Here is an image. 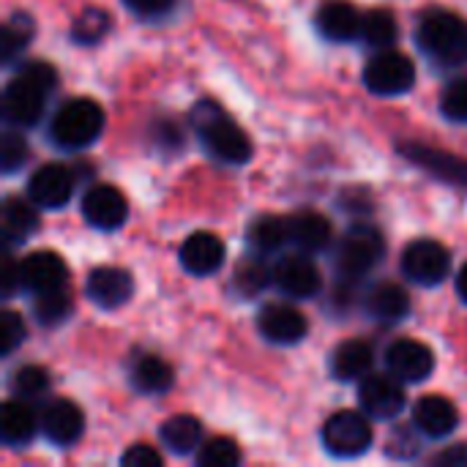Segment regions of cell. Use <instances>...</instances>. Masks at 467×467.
<instances>
[{"label":"cell","mask_w":467,"mask_h":467,"mask_svg":"<svg viewBox=\"0 0 467 467\" xmlns=\"http://www.w3.org/2000/svg\"><path fill=\"white\" fill-rule=\"evenodd\" d=\"M249 244H252V249H257L263 254L282 249L285 244H290L287 219H279V216H260V219H254V224L249 227Z\"/></svg>","instance_id":"29"},{"label":"cell","mask_w":467,"mask_h":467,"mask_svg":"<svg viewBox=\"0 0 467 467\" xmlns=\"http://www.w3.org/2000/svg\"><path fill=\"white\" fill-rule=\"evenodd\" d=\"M441 112H443L449 120L467 123V77L454 79V82L443 90V96H441Z\"/></svg>","instance_id":"36"},{"label":"cell","mask_w":467,"mask_h":467,"mask_svg":"<svg viewBox=\"0 0 467 467\" xmlns=\"http://www.w3.org/2000/svg\"><path fill=\"white\" fill-rule=\"evenodd\" d=\"M358 402L367 416L372 419H394L405 408V389L402 380L394 375H367L358 386Z\"/></svg>","instance_id":"9"},{"label":"cell","mask_w":467,"mask_h":467,"mask_svg":"<svg viewBox=\"0 0 467 467\" xmlns=\"http://www.w3.org/2000/svg\"><path fill=\"white\" fill-rule=\"evenodd\" d=\"M413 424L419 432H424L427 438H446L457 430L460 424V413L457 408L446 400V397H421L413 408Z\"/></svg>","instance_id":"20"},{"label":"cell","mask_w":467,"mask_h":467,"mask_svg":"<svg viewBox=\"0 0 467 467\" xmlns=\"http://www.w3.org/2000/svg\"><path fill=\"white\" fill-rule=\"evenodd\" d=\"M19 276H22V287L27 293H47V290H57L66 287L68 282V268L63 263L60 254L55 252H33L19 263Z\"/></svg>","instance_id":"15"},{"label":"cell","mask_w":467,"mask_h":467,"mask_svg":"<svg viewBox=\"0 0 467 467\" xmlns=\"http://www.w3.org/2000/svg\"><path fill=\"white\" fill-rule=\"evenodd\" d=\"M367 309L380 323H397L410 312V296L394 282H380L372 287L367 298Z\"/></svg>","instance_id":"25"},{"label":"cell","mask_w":467,"mask_h":467,"mask_svg":"<svg viewBox=\"0 0 467 467\" xmlns=\"http://www.w3.org/2000/svg\"><path fill=\"white\" fill-rule=\"evenodd\" d=\"M3 244L5 249L14 246V244H22L27 241L36 227H38V216H36V208L19 197H8L3 202Z\"/></svg>","instance_id":"26"},{"label":"cell","mask_w":467,"mask_h":467,"mask_svg":"<svg viewBox=\"0 0 467 467\" xmlns=\"http://www.w3.org/2000/svg\"><path fill=\"white\" fill-rule=\"evenodd\" d=\"M47 389H49V375H47V369H41V367H22V369H16L14 378H11V391H14V397H16V400H25V402L38 400Z\"/></svg>","instance_id":"35"},{"label":"cell","mask_w":467,"mask_h":467,"mask_svg":"<svg viewBox=\"0 0 467 467\" xmlns=\"http://www.w3.org/2000/svg\"><path fill=\"white\" fill-rule=\"evenodd\" d=\"M416 38L427 55L451 57L467 44V30L457 14L443 11V8H432L419 19Z\"/></svg>","instance_id":"6"},{"label":"cell","mask_w":467,"mask_h":467,"mask_svg":"<svg viewBox=\"0 0 467 467\" xmlns=\"http://www.w3.org/2000/svg\"><path fill=\"white\" fill-rule=\"evenodd\" d=\"M389 372L400 378L402 383H424L435 369V356L424 342L416 339H400L386 353Z\"/></svg>","instance_id":"13"},{"label":"cell","mask_w":467,"mask_h":467,"mask_svg":"<svg viewBox=\"0 0 467 467\" xmlns=\"http://www.w3.org/2000/svg\"><path fill=\"white\" fill-rule=\"evenodd\" d=\"M159 438L172 454L186 457V454L197 451V446L202 441V424L194 416H172L161 424Z\"/></svg>","instance_id":"27"},{"label":"cell","mask_w":467,"mask_h":467,"mask_svg":"<svg viewBox=\"0 0 467 467\" xmlns=\"http://www.w3.org/2000/svg\"><path fill=\"white\" fill-rule=\"evenodd\" d=\"M274 276V271H268L263 263L257 260H249L238 268V285L246 290V293H257L268 285V279Z\"/></svg>","instance_id":"39"},{"label":"cell","mask_w":467,"mask_h":467,"mask_svg":"<svg viewBox=\"0 0 467 467\" xmlns=\"http://www.w3.org/2000/svg\"><path fill=\"white\" fill-rule=\"evenodd\" d=\"M109 14H104L101 8H85L71 25V38L77 44H96L109 30Z\"/></svg>","instance_id":"34"},{"label":"cell","mask_w":467,"mask_h":467,"mask_svg":"<svg viewBox=\"0 0 467 467\" xmlns=\"http://www.w3.org/2000/svg\"><path fill=\"white\" fill-rule=\"evenodd\" d=\"M41 421H36V413L25 400H11L0 410V438L5 446H27L36 435Z\"/></svg>","instance_id":"23"},{"label":"cell","mask_w":467,"mask_h":467,"mask_svg":"<svg viewBox=\"0 0 467 467\" xmlns=\"http://www.w3.org/2000/svg\"><path fill=\"white\" fill-rule=\"evenodd\" d=\"M274 282L290 298H315L323 287V276L306 254L282 257L274 268Z\"/></svg>","instance_id":"12"},{"label":"cell","mask_w":467,"mask_h":467,"mask_svg":"<svg viewBox=\"0 0 467 467\" xmlns=\"http://www.w3.org/2000/svg\"><path fill=\"white\" fill-rule=\"evenodd\" d=\"M465 49H467V44H465Z\"/></svg>","instance_id":"45"},{"label":"cell","mask_w":467,"mask_h":467,"mask_svg":"<svg viewBox=\"0 0 467 467\" xmlns=\"http://www.w3.org/2000/svg\"><path fill=\"white\" fill-rule=\"evenodd\" d=\"M375 361V353L367 342L361 339H348L342 342L334 356H331V372L337 380H361L369 375Z\"/></svg>","instance_id":"24"},{"label":"cell","mask_w":467,"mask_h":467,"mask_svg":"<svg viewBox=\"0 0 467 467\" xmlns=\"http://www.w3.org/2000/svg\"><path fill=\"white\" fill-rule=\"evenodd\" d=\"M82 216L96 230H118L129 216V202L115 186L96 183L82 197Z\"/></svg>","instance_id":"10"},{"label":"cell","mask_w":467,"mask_h":467,"mask_svg":"<svg viewBox=\"0 0 467 467\" xmlns=\"http://www.w3.org/2000/svg\"><path fill=\"white\" fill-rule=\"evenodd\" d=\"M134 293V279L129 271L115 268V265H101L90 271L85 282V296L99 306V309H118L123 306Z\"/></svg>","instance_id":"14"},{"label":"cell","mask_w":467,"mask_h":467,"mask_svg":"<svg viewBox=\"0 0 467 467\" xmlns=\"http://www.w3.org/2000/svg\"><path fill=\"white\" fill-rule=\"evenodd\" d=\"M402 271L410 282L421 285V287H435L441 285L449 271H451V254L443 244L421 238L413 241L405 254H402Z\"/></svg>","instance_id":"8"},{"label":"cell","mask_w":467,"mask_h":467,"mask_svg":"<svg viewBox=\"0 0 467 467\" xmlns=\"http://www.w3.org/2000/svg\"><path fill=\"white\" fill-rule=\"evenodd\" d=\"M257 328L274 345H298L309 331L306 317L287 304H265L260 309Z\"/></svg>","instance_id":"16"},{"label":"cell","mask_w":467,"mask_h":467,"mask_svg":"<svg viewBox=\"0 0 467 467\" xmlns=\"http://www.w3.org/2000/svg\"><path fill=\"white\" fill-rule=\"evenodd\" d=\"M172 369L167 361H161L159 356H145L134 364L131 372V383L142 391V394H164L172 389Z\"/></svg>","instance_id":"28"},{"label":"cell","mask_w":467,"mask_h":467,"mask_svg":"<svg viewBox=\"0 0 467 467\" xmlns=\"http://www.w3.org/2000/svg\"><path fill=\"white\" fill-rule=\"evenodd\" d=\"M33 312L41 323L55 326L60 320L68 317L71 312V293L68 287H57V290H47V293H36L33 296Z\"/></svg>","instance_id":"31"},{"label":"cell","mask_w":467,"mask_h":467,"mask_svg":"<svg viewBox=\"0 0 467 467\" xmlns=\"http://www.w3.org/2000/svg\"><path fill=\"white\" fill-rule=\"evenodd\" d=\"M178 257L192 276H211L224 265V244L213 233H194L183 241Z\"/></svg>","instance_id":"19"},{"label":"cell","mask_w":467,"mask_h":467,"mask_svg":"<svg viewBox=\"0 0 467 467\" xmlns=\"http://www.w3.org/2000/svg\"><path fill=\"white\" fill-rule=\"evenodd\" d=\"M120 465L123 467H161V454L153 449V446H145V443H137L131 446L123 457H120Z\"/></svg>","instance_id":"40"},{"label":"cell","mask_w":467,"mask_h":467,"mask_svg":"<svg viewBox=\"0 0 467 467\" xmlns=\"http://www.w3.org/2000/svg\"><path fill=\"white\" fill-rule=\"evenodd\" d=\"M372 441H375L372 424L356 410H339V413L328 416V421L323 424V446L328 454H334L339 460L367 454Z\"/></svg>","instance_id":"4"},{"label":"cell","mask_w":467,"mask_h":467,"mask_svg":"<svg viewBox=\"0 0 467 467\" xmlns=\"http://www.w3.org/2000/svg\"><path fill=\"white\" fill-rule=\"evenodd\" d=\"M287 235L290 244L301 252H320L331 241V222L317 211H298L287 216Z\"/></svg>","instance_id":"21"},{"label":"cell","mask_w":467,"mask_h":467,"mask_svg":"<svg viewBox=\"0 0 467 467\" xmlns=\"http://www.w3.org/2000/svg\"><path fill=\"white\" fill-rule=\"evenodd\" d=\"M192 123L205 145V150L227 164H244L252 159V142L246 131L216 104V101H200L192 109Z\"/></svg>","instance_id":"2"},{"label":"cell","mask_w":467,"mask_h":467,"mask_svg":"<svg viewBox=\"0 0 467 467\" xmlns=\"http://www.w3.org/2000/svg\"><path fill=\"white\" fill-rule=\"evenodd\" d=\"M33 38V19L27 14H14L5 25H3V33H0V52H3V60L8 63L14 55H19L27 41Z\"/></svg>","instance_id":"32"},{"label":"cell","mask_w":467,"mask_h":467,"mask_svg":"<svg viewBox=\"0 0 467 467\" xmlns=\"http://www.w3.org/2000/svg\"><path fill=\"white\" fill-rule=\"evenodd\" d=\"M402 156H408L416 167L427 170L430 175L441 178V181H449V183H457V186H467V161L465 159H457L446 150H435L430 145H421V142H408V145H400Z\"/></svg>","instance_id":"18"},{"label":"cell","mask_w":467,"mask_h":467,"mask_svg":"<svg viewBox=\"0 0 467 467\" xmlns=\"http://www.w3.org/2000/svg\"><path fill=\"white\" fill-rule=\"evenodd\" d=\"M74 192V175L63 164H44L38 167L27 181V197L38 208H63L71 200Z\"/></svg>","instance_id":"11"},{"label":"cell","mask_w":467,"mask_h":467,"mask_svg":"<svg viewBox=\"0 0 467 467\" xmlns=\"http://www.w3.org/2000/svg\"><path fill=\"white\" fill-rule=\"evenodd\" d=\"M27 161V142L19 131H5L0 140V167L3 172H16Z\"/></svg>","instance_id":"37"},{"label":"cell","mask_w":467,"mask_h":467,"mask_svg":"<svg viewBox=\"0 0 467 467\" xmlns=\"http://www.w3.org/2000/svg\"><path fill=\"white\" fill-rule=\"evenodd\" d=\"M364 16L350 3H326L317 11V30L328 41H353L361 36Z\"/></svg>","instance_id":"22"},{"label":"cell","mask_w":467,"mask_h":467,"mask_svg":"<svg viewBox=\"0 0 467 467\" xmlns=\"http://www.w3.org/2000/svg\"><path fill=\"white\" fill-rule=\"evenodd\" d=\"M383 254H386L383 235L369 224H358V227H350V233L342 238L337 249V268L350 279L364 276L380 263Z\"/></svg>","instance_id":"7"},{"label":"cell","mask_w":467,"mask_h":467,"mask_svg":"<svg viewBox=\"0 0 467 467\" xmlns=\"http://www.w3.org/2000/svg\"><path fill=\"white\" fill-rule=\"evenodd\" d=\"M400 36V25L394 19L391 11L386 8H375L369 14H364V25H361V38L378 49H389Z\"/></svg>","instance_id":"30"},{"label":"cell","mask_w":467,"mask_h":467,"mask_svg":"<svg viewBox=\"0 0 467 467\" xmlns=\"http://www.w3.org/2000/svg\"><path fill=\"white\" fill-rule=\"evenodd\" d=\"M129 11H134L137 16H161L172 8L175 0H123Z\"/></svg>","instance_id":"41"},{"label":"cell","mask_w":467,"mask_h":467,"mask_svg":"<svg viewBox=\"0 0 467 467\" xmlns=\"http://www.w3.org/2000/svg\"><path fill=\"white\" fill-rule=\"evenodd\" d=\"M25 339V323L16 312L5 309L0 315V356H11Z\"/></svg>","instance_id":"38"},{"label":"cell","mask_w":467,"mask_h":467,"mask_svg":"<svg viewBox=\"0 0 467 467\" xmlns=\"http://www.w3.org/2000/svg\"><path fill=\"white\" fill-rule=\"evenodd\" d=\"M238 462H241V451H238L235 441H230V438H211L197 451L200 467H235Z\"/></svg>","instance_id":"33"},{"label":"cell","mask_w":467,"mask_h":467,"mask_svg":"<svg viewBox=\"0 0 467 467\" xmlns=\"http://www.w3.org/2000/svg\"><path fill=\"white\" fill-rule=\"evenodd\" d=\"M101 131H104V109L93 99L66 101L49 123V137L55 140V145L68 150L93 145L101 137Z\"/></svg>","instance_id":"3"},{"label":"cell","mask_w":467,"mask_h":467,"mask_svg":"<svg viewBox=\"0 0 467 467\" xmlns=\"http://www.w3.org/2000/svg\"><path fill=\"white\" fill-rule=\"evenodd\" d=\"M85 416L82 410L68 400H52L41 413V432L52 446H74L82 438Z\"/></svg>","instance_id":"17"},{"label":"cell","mask_w":467,"mask_h":467,"mask_svg":"<svg viewBox=\"0 0 467 467\" xmlns=\"http://www.w3.org/2000/svg\"><path fill=\"white\" fill-rule=\"evenodd\" d=\"M364 85L378 96H402L416 85V66L405 52L380 49L364 68Z\"/></svg>","instance_id":"5"},{"label":"cell","mask_w":467,"mask_h":467,"mask_svg":"<svg viewBox=\"0 0 467 467\" xmlns=\"http://www.w3.org/2000/svg\"><path fill=\"white\" fill-rule=\"evenodd\" d=\"M457 293H460V298L467 304V263L462 265L460 276H457Z\"/></svg>","instance_id":"44"},{"label":"cell","mask_w":467,"mask_h":467,"mask_svg":"<svg viewBox=\"0 0 467 467\" xmlns=\"http://www.w3.org/2000/svg\"><path fill=\"white\" fill-rule=\"evenodd\" d=\"M16 287H22L19 263H14V260L5 254V260H3V296H5V298H11Z\"/></svg>","instance_id":"42"},{"label":"cell","mask_w":467,"mask_h":467,"mask_svg":"<svg viewBox=\"0 0 467 467\" xmlns=\"http://www.w3.org/2000/svg\"><path fill=\"white\" fill-rule=\"evenodd\" d=\"M57 85V74L49 63L44 60H33L27 63L16 79H11L5 85L3 93V115L11 126H33L47 104V96L55 90Z\"/></svg>","instance_id":"1"},{"label":"cell","mask_w":467,"mask_h":467,"mask_svg":"<svg viewBox=\"0 0 467 467\" xmlns=\"http://www.w3.org/2000/svg\"><path fill=\"white\" fill-rule=\"evenodd\" d=\"M438 462H460V465H467V446H457V449H451V451H446V454H441L438 457Z\"/></svg>","instance_id":"43"}]
</instances>
